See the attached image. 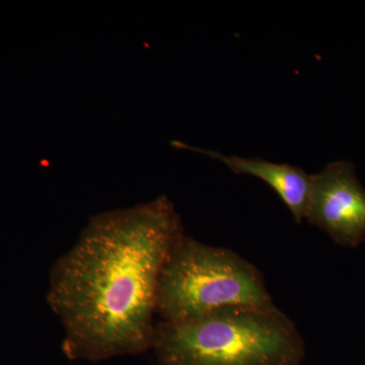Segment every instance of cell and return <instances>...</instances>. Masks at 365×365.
I'll return each mask as SVG.
<instances>
[{
    "mask_svg": "<svg viewBox=\"0 0 365 365\" xmlns=\"http://www.w3.org/2000/svg\"><path fill=\"white\" fill-rule=\"evenodd\" d=\"M220 160L239 175H249L265 182L289 209L295 222L302 225L306 218L311 194L312 175L297 165L269 162L263 158H246L227 155L215 150H200Z\"/></svg>",
    "mask_w": 365,
    "mask_h": 365,
    "instance_id": "5b68a950",
    "label": "cell"
},
{
    "mask_svg": "<svg viewBox=\"0 0 365 365\" xmlns=\"http://www.w3.org/2000/svg\"><path fill=\"white\" fill-rule=\"evenodd\" d=\"M184 235L165 196L91 218L53 264L46 295L69 359L100 361L153 348L160 275Z\"/></svg>",
    "mask_w": 365,
    "mask_h": 365,
    "instance_id": "6da1fadb",
    "label": "cell"
},
{
    "mask_svg": "<svg viewBox=\"0 0 365 365\" xmlns=\"http://www.w3.org/2000/svg\"><path fill=\"white\" fill-rule=\"evenodd\" d=\"M275 304L263 274L232 250L209 246L184 235L163 266L157 316L180 323L235 307Z\"/></svg>",
    "mask_w": 365,
    "mask_h": 365,
    "instance_id": "3957f363",
    "label": "cell"
},
{
    "mask_svg": "<svg viewBox=\"0 0 365 365\" xmlns=\"http://www.w3.org/2000/svg\"><path fill=\"white\" fill-rule=\"evenodd\" d=\"M304 220L339 244L355 246L364 239L365 189L352 163L336 160L312 175Z\"/></svg>",
    "mask_w": 365,
    "mask_h": 365,
    "instance_id": "277c9868",
    "label": "cell"
},
{
    "mask_svg": "<svg viewBox=\"0 0 365 365\" xmlns=\"http://www.w3.org/2000/svg\"><path fill=\"white\" fill-rule=\"evenodd\" d=\"M151 349L160 365H299L306 355L299 329L275 304L157 322Z\"/></svg>",
    "mask_w": 365,
    "mask_h": 365,
    "instance_id": "7a4b0ae2",
    "label": "cell"
}]
</instances>
